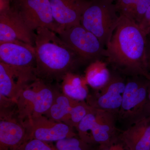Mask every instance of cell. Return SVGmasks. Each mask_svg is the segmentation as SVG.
I'll return each mask as SVG.
<instances>
[{"mask_svg": "<svg viewBox=\"0 0 150 150\" xmlns=\"http://www.w3.org/2000/svg\"><path fill=\"white\" fill-rule=\"evenodd\" d=\"M147 36L133 20L119 15L117 27L106 46V62L110 69L126 77L149 79L146 57Z\"/></svg>", "mask_w": 150, "mask_h": 150, "instance_id": "1", "label": "cell"}, {"mask_svg": "<svg viewBox=\"0 0 150 150\" xmlns=\"http://www.w3.org/2000/svg\"><path fill=\"white\" fill-rule=\"evenodd\" d=\"M35 48L36 78L48 82L62 80L70 73H74L86 64L56 33L45 28L36 30Z\"/></svg>", "mask_w": 150, "mask_h": 150, "instance_id": "2", "label": "cell"}, {"mask_svg": "<svg viewBox=\"0 0 150 150\" xmlns=\"http://www.w3.org/2000/svg\"><path fill=\"white\" fill-rule=\"evenodd\" d=\"M149 80L142 76L127 78V82L120 110L117 115V123L121 130L128 129L148 115V88Z\"/></svg>", "mask_w": 150, "mask_h": 150, "instance_id": "3", "label": "cell"}, {"mask_svg": "<svg viewBox=\"0 0 150 150\" xmlns=\"http://www.w3.org/2000/svg\"><path fill=\"white\" fill-rule=\"evenodd\" d=\"M117 115L92 108L76 128L79 137L96 146H108L118 141L121 130L117 126Z\"/></svg>", "mask_w": 150, "mask_h": 150, "instance_id": "4", "label": "cell"}, {"mask_svg": "<svg viewBox=\"0 0 150 150\" xmlns=\"http://www.w3.org/2000/svg\"><path fill=\"white\" fill-rule=\"evenodd\" d=\"M117 13L115 4L109 0H90L82 16L81 24L106 47L118 24Z\"/></svg>", "mask_w": 150, "mask_h": 150, "instance_id": "5", "label": "cell"}, {"mask_svg": "<svg viewBox=\"0 0 150 150\" xmlns=\"http://www.w3.org/2000/svg\"><path fill=\"white\" fill-rule=\"evenodd\" d=\"M56 90L48 82L37 79L22 90L17 99L18 117L21 121L45 115L51 107Z\"/></svg>", "mask_w": 150, "mask_h": 150, "instance_id": "6", "label": "cell"}, {"mask_svg": "<svg viewBox=\"0 0 150 150\" xmlns=\"http://www.w3.org/2000/svg\"><path fill=\"white\" fill-rule=\"evenodd\" d=\"M58 34L86 64L101 60L106 56V49L98 38L81 24L63 30Z\"/></svg>", "mask_w": 150, "mask_h": 150, "instance_id": "7", "label": "cell"}, {"mask_svg": "<svg viewBox=\"0 0 150 150\" xmlns=\"http://www.w3.org/2000/svg\"><path fill=\"white\" fill-rule=\"evenodd\" d=\"M11 6L31 31L45 28L59 32L60 27L53 17L49 0H12Z\"/></svg>", "mask_w": 150, "mask_h": 150, "instance_id": "8", "label": "cell"}, {"mask_svg": "<svg viewBox=\"0 0 150 150\" xmlns=\"http://www.w3.org/2000/svg\"><path fill=\"white\" fill-rule=\"evenodd\" d=\"M110 79L101 88L89 93L86 101L94 109L118 114L121 108L127 78L120 73L110 69Z\"/></svg>", "mask_w": 150, "mask_h": 150, "instance_id": "9", "label": "cell"}, {"mask_svg": "<svg viewBox=\"0 0 150 150\" xmlns=\"http://www.w3.org/2000/svg\"><path fill=\"white\" fill-rule=\"evenodd\" d=\"M23 123L26 130V141L35 139L47 142H56L78 136L73 127L44 115L28 118Z\"/></svg>", "mask_w": 150, "mask_h": 150, "instance_id": "10", "label": "cell"}, {"mask_svg": "<svg viewBox=\"0 0 150 150\" xmlns=\"http://www.w3.org/2000/svg\"><path fill=\"white\" fill-rule=\"evenodd\" d=\"M0 61L16 69L35 76V50L32 45L21 41L0 43Z\"/></svg>", "mask_w": 150, "mask_h": 150, "instance_id": "11", "label": "cell"}, {"mask_svg": "<svg viewBox=\"0 0 150 150\" xmlns=\"http://www.w3.org/2000/svg\"><path fill=\"white\" fill-rule=\"evenodd\" d=\"M1 108L0 150H18L26 141V132L17 110Z\"/></svg>", "mask_w": 150, "mask_h": 150, "instance_id": "12", "label": "cell"}, {"mask_svg": "<svg viewBox=\"0 0 150 150\" xmlns=\"http://www.w3.org/2000/svg\"><path fill=\"white\" fill-rule=\"evenodd\" d=\"M35 35L11 6L7 10L0 12V43L21 41L34 46Z\"/></svg>", "mask_w": 150, "mask_h": 150, "instance_id": "13", "label": "cell"}, {"mask_svg": "<svg viewBox=\"0 0 150 150\" xmlns=\"http://www.w3.org/2000/svg\"><path fill=\"white\" fill-rule=\"evenodd\" d=\"M49 1L54 20L60 27L59 32L81 24L82 16L90 1L49 0Z\"/></svg>", "mask_w": 150, "mask_h": 150, "instance_id": "14", "label": "cell"}, {"mask_svg": "<svg viewBox=\"0 0 150 150\" xmlns=\"http://www.w3.org/2000/svg\"><path fill=\"white\" fill-rule=\"evenodd\" d=\"M36 79L34 75L0 62V98L16 103L22 90Z\"/></svg>", "mask_w": 150, "mask_h": 150, "instance_id": "15", "label": "cell"}, {"mask_svg": "<svg viewBox=\"0 0 150 150\" xmlns=\"http://www.w3.org/2000/svg\"><path fill=\"white\" fill-rule=\"evenodd\" d=\"M118 140L126 150H150V117L121 130Z\"/></svg>", "mask_w": 150, "mask_h": 150, "instance_id": "16", "label": "cell"}, {"mask_svg": "<svg viewBox=\"0 0 150 150\" xmlns=\"http://www.w3.org/2000/svg\"><path fill=\"white\" fill-rule=\"evenodd\" d=\"M79 101L58 91L51 107L44 115L54 121L67 125L73 108Z\"/></svg>", "mask_w": 150, "mask_h": 150, "instance_id": "17", "label": "cell"}, {"mask_svg": "<svg viewBox=\"0 0 150 150\" xmlns=\"http://www.w3.org/2000/svg\"><path fill=\"white\" fill-rule=\"evenodd\" d=\"M62 81L63 93L76 100H86L89 91L85 77L76 74L74 73H70L67 74Z\"/></svg>", "mask_w": 150, "mask_h": 150, "instance_id": "18", "label": "cell"}, {"mask_svg": "<svg viewBox=\"0 0 150 150\" xmlns=\"http://www.w3.org/2000/svg\"><path fill=\"white\" fill-rule=\"evenodd\" d=\"M110 70L106 62L97 60L88 65L85 78L87 84L93 90L102 88L109 80Z\"/></svg>", "mask_w": 150, "mask_h": 150, "instance_id": "19", "label": "cell"}, {"mask_svg": "<svg viewBox=\"0 0 150 150\" xmlns=\"http://www.w3.org/2000/svg\"><path fill=\"white\" fill-rule=\"evenodd\" d=\"M57 150H97L98 146L89 144L79 136L65 138L56 142Z\"/></svg>", "mask_w": 150, "mask_h": 150, "instance_id": "20", "label": "cell"}, {"mask_svg": "<svg viewBox=\"0 0 150 150\" xmlns=\"http://www.w3.org/2000/svg\"><path fill=\"white\" fill-rule=\"evenodd\" d=\"M92 109V108L87 103L86 100L79 101L73 108L67 125L76 129L81 121Z\"/></svg>", "mask_w": 150, "mask_h": 150, "instance_id": "21", "label": "cell"}, {"mask_svg": "<svg viewBox=\"0 0 150 150\" xmlns=\"http://www.w3.org/2000/svg\"><path fill=\"white\" fill-rule=\"evenodd\" d=\"M139 0H117L115 8L119 15L124 16L133 19L134 9Z\"/></svg>", "mask_w": 150, "mask_h": 150, "instance_id": "22", "label": "cell"}, {"mask_svg": "<svg viewBox=\"0 0 150 150\" xmlns=\"http://www.w3.org/2000/svg\"><path fill=\"white\" fill-rule=\"evenodd\" d=\"M49 143L35 139L28 140L22 145L18 150H57L55 146Z\"/></svg>", "mask_w": 150, "mask_h": 150, "instance_id": "23", "label": "cell"}, {"mask_svg": "<svg viewBox=\"0 0 150 150\" xmlns=\"http://www.w3.org/2000/svg\"><path fill=\"white\" fill-rule=\"evenodd\" d=\"M150 6V0H139L133 13V19L139 24Z\"/></svg>", "mask_w": 150, "mask_h": 150, "instance_id": "24", "label": "cell"}, {"mask_svg": "<svg viewBox=\"0 0 150 150\" xmlns=\"http://www.w3.org/2000/svg\"><path fill=\"white\" fill-rule=\"evenodd\" d=\"M139 25L147 37L150 38V6Z\"/></svg>", "mask_w": 150, "mask_h": 150, "instance_id": "25", "label": "cell"}, {"mask_svg": "<svg viewBox=\"0 0 150 150\" xmlns=\"http://www.w3.org/2000/svg\"><path fill=\"white\" fill-rule=\"evenodd\" d=\"M97 150H126L121 142L118 141L108 146H98Z\"/></svg>", "mask_w": 150, "mask_h": 150, "instance_id": "26", "label": "cell"}, {"mask_svg": "<svg viewBox=\"0 0 150 150\" xmlns=\"http://www.w3.org/2000/svg\"><path fill=\"white\" fill-rule=\"evenodd\" d=\"M12 0H0V12L10 8Z\"/></svg>", "mask_w": 150, "mask_h": 150, "instance_id": "27", "label": "cell"}, {"mask_svg": "<svg viewBox=\"0 0 150 150\" xmlns=\"http://www.w3.org/2000/svg\"><path fill=\"white\" fill-rule=\"evenodd\" d=\"M146 57L149 71H150V38L147 37L146 45Z\"/></svg>", "mask_w": 150, "mask_h": 150, "instance_id": "28", "label": "cell"}, {"mask_svg": "<svg viewBox=\"0 0 150 150\" xmlns=\"http://www.w3.org/2000/svg\"><path fill=\"white\" fill-rule=\"evenodd\" d=\"M149 84L148 88V103L147 109L148 115L150 117V71L149 72Z\"/></svg>", "mask_w": 150, "mask_h": 150, "instance_id": "29", "label": "cell"}, {"mask_svg": "<svg viewBox=\"0 0 150 150\" xmlns=\"http://www.w3.org/2000/svg\"><path fill=\"white\" fill-rule=\"evenodd\" d=\"M109 1H110L112 2H113L115 1H117V0H109Z\"/></svg>", "mask_w": 150, "mask_h": 150, "instance_id": "30", "label": "cell"}]
</instances>
